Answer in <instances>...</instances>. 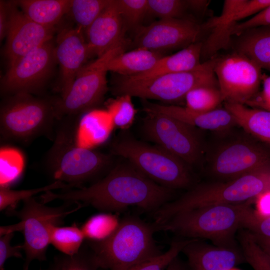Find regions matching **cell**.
I'll use <instances>...</instances> for the list:
<instances>
[{"instance_id": "cell-1", "label": "cell", "mask_w": 270, "mask_h": 270, "mask_svg": "<svg viewBox=\"0 0 270 270\" xmlns=\"http://www.w3.org/2000/svg\"><path fill=\"white\" fill-rule=\"evenodd\" d=\"M173 190L152 180L128 162L114 165L106 175L88 186L58 193L49 191L40 198L44 204L58 200L108 212L136 206L154 213L172 200Z\"/></svg>"}, {"instance_id": "cell-2", "label": "cell", "mask_w": 270, "mask_h": 270, "mask_svg": "<svg viewBox=\"0 0 270 270\" xmlns=\"http://www.w3.org/2000/svg\"><path fill=\"white\" fill-rule=\"evenodd\" d=\"M78 126L77 117H64L58 120L53 144L44 159L45 170L53 182L70 184L74 188L100 179L114 166L112 154L77 144Z\"/></svg>"}, {"instance_id": "cell-3", "label": "cell", "mask_w": 270, "mask_h": 270, "mask_svg": "<svg viewBox=\"0 0 270 270\" xmlns=\"http://www.w3.org/2000/svg\"><path fill=\"white\" fill-rule=\"evenodd\" d=\"M255 210L250 202L239 204H216L176 214L156 225L157 231L172 232L182 238H205L216 246H236V232L246 228Z\"/></svg>"}, {"instance_id": "cell-4", "label": "cell", "mask_w": 270, "mask_h": 270, "mask_svg": "<svg viewBox=\"0 0 270 270\" xmlns=\"http://www.w3.org/2000/svg\"><path fill=\"white\" fill-rule=\"evenodd\" d=\"M156 225L129 216L120 220L114 232L99 242H90L89 248L99 268L106 270H128L160 254L154 234Z\"/></svg>"}, {"instance_id": "cell-5", "label": "cell", "mask_w": 270, "mask_h": 270, "mask_svg": "<svg viewBox=\"0 0 270 270\" xmlns=\"http://www.w3.org/2000/svg\"><path fill=\"white\" fill-rule=\"evenodd\" d=\"M269 190L270 168L242 175L226 182L200 184L154 212V222L160 224L178 213L208 205L246 202Z\"/></svg>"}, {"instance_id": "cell-6", "label": "cell", "mask_w": 270, "mask_h": 270, "mask_svg": "<svg viewBox=\"0 0 270 270\" xmlns=\"http://www.w3.org/2000/svg\"><path fill=\"white\" fill-rule=\"evenodd\" d=\"M54 102L55 99L38 98L30 94L8 96L0 105L1 139L22 144L43 136L53 140L59 120Z\"/></svg>"}, {"instance_id": "cell-7", "label": "cell", "mask_w": 270, "mask_h": 270, "mask_svg": "<svg viewBox=\"0 0 270 270\" xmlns=\"http://www.w3.org/2000/svg\"><path fill=\"white\" fill-rule=\"evenodd\" d=\"M110 150L112 154L126 159L142 174L160 186L174 190L188 188L193 183L188 165L159 146L124 136L112 144Z\"/></svg>"}, {"instance_id": "cell-8", "label": "cell", "mask_w": 270, "mask_h": 270, "mask_svg": "<svg viewBox=\"0 0 270 270\" xmlns=\"http://www.w3.org/2000/svg\"><path fill=\"white\" fill-rule=\"evenodd\" d=\"M216 58L202 62L196 68L146 80L120 76L114 82L112 92L116 96L128 94L142 100L167 102L184 99L192 90L202 86H218L214 72Z\"/></svg>"}, {"instance_id": "cell-9", "label": "cell", "mask_w": 270, "mask_h": 270, "mask_svg": "<svg viewBox=\"0 0 270 270\" xmlns=\"http://www.w3.org/2000/svg\"><path fill=\"white\" fill-rule=\"evenodd\" d=\"M127 42L125 40L82 67L68 91L55 99L59 120L64 117L78 118L100 104L108 90L107 64L114 56L125 51Z\"/></svg>"}, {"instance_id": "cell-10", "label": "cell", "mask_w": 270, "mask_h": 270, "mask_svg": "<svg viewBox=\"0 0 270 270\" xmlns=\"http://www.w3.org/2000/svg\"><path fill=\"white\" fill-rule=\"evenodd\" d=\"M22 208L16 212L20 221L12 225L14 232H22L24 236L23 250L26 254L24 270H28L34 260H46L48 247L50 244V232L53 226H60L70 214L77 211L83 206L77 204L71 208L69 204L59 207L46 206L34 197L23 201Z\"/></svg>"}, {"instance_id": "cell-11", "label": "cell", "mask_w": 270, "mask_h": 270, "mask_svg": "<svg viewBox=\"0 0 270 270\" xmlns=\"http://www.w3.org/2000/svg\"><path fill=\"white\" fill-rule=\"evenodd\" d=\"M142 130L146 138L188 166L200 160L201 146L194 127L162 114L146 112Z\"/></svg>"}, {"instance_id": "cell-12", "label": "cell", "mask_w": 270, "mask_h": 270, "mask_svg": "<svg viewBox=\"0 0 270 270\" xmlns=\"http://www.w3.org/2000/svg\"><path fill=\"white\" fill-rule=\"evenodd\" d=\"M214 72L225 102L246 104L258 93L262 68L240 52L216 58Z\"/></svg>"}, {"instance_id": "cell-13", "label": "cell", "mask_w": 270, "mask_h": 270, "mask_svg": "<svg viewBox=\"0 0 270 270\" xmlns=\"http://www.w3.org/2000/svg\"><path fill=\"white\" fill-rule=\"evenodd\" d=\"M54 60V46L50 40L8 66L1 80V92L8 96L38 92L48 76Z\"/></svg>"}, {"instance_id": "cell-14", "label": "cell", "mask_w": 270, "mask_h": 270, "mask_svg": "<svg viewBox=\"0 0 270 270\" xmlns=\"http://www.w3.org/2000/svg\"><path fill=\"white\" fill-rule=\"evenodd\" d=\"M202 25L188 18L160 19L138 28L133 41L136 48L162 52L186 48L200 42Z\"/></svg>"}, {"instance_id": "cell-15", "label": "cell", "mask_w": 270, "mask_h": 270, "mask_svg": "<svg viewBox=\"0 0 270 270\" xmlns=\"http://www.w3.org/2000/svg\"><path fill=\"white\" fill-rule=\"evenodd\" d=\"M270 168L269 154L258 144L244 140L222 145L211 160V169L214 175L231 180Z\"/></svg>"}, {"instance_id": "cell-16", "label": "cell", "mask_w": 270, "mask_h": 270, "mask_svg": "<svg viewBox=\"0 0 270 270\" xmlns=\"http://www.w3.org/2000/svg\"><path fill=\"white\" fill-rule=\"evenodd\" d=\"M8 4L9 24L4 54L9 66L50 41L54 27L45 26L30 20L18 10L16 2Z\"/></svg>"}, {"instance_id": "cell-17", "label": "cell", "mask_w": 270, "mask_h": 270, "mask_svg": "<svg viewBox=\"0 0 270 270\" xmlns=\"http://www.w3.org/2000/svg\"><path fill=\"white\" fill-rule=\"evenodd\" d=\"M84 32L77 26L68 27L62 28L58 35L54 57L60 68L58 88L61 96L68 91L91 56Z\"/></svg>"}, {"instance_id": "cell-18", "label": "cell", "mask_w": 270, "mask_h": 270, "mask_svg": "<svg viewBox=\"0 0 270 270\" xmlns=\"http://www.w3.org/2000/svg\"><path fill=\"white\" fill-rule=\"evenodd\" d=\"M124 26L116 0H110L86 30L90 55L100 57L124 41Z\"/></svg>"}, {"instance_id": "cell-19", "label": "cell", "mask_w": 270, "mask_h": 270, "mask_svg": "<svg viewBox=\"0 0 270 270\" xmlns=\"http://www.w3.org/2000/svg\"><path fill=\"white\" fill-rule=\"evenodd\" d=\"M190 270H232L246 262L240 248L210 246L194 239L182 250Z\"/></svg>"}, {"instance_id": "cell-20", "label": "cell", "mask_w": 270, "mask_h": 270, "mask_svg": "<svg viewBox=\"0 0 270 270\" xmlns=\"http://www.w3.org/2000/svg\"><path fill=\"white\" fill-rule=\"evenodd\" d=\"M144 110L168 115L194 127L214 131L223 130L234 124L230 113L225 108L208 112L192 111L185 106L151 103L142 100Z\"/></svg>"}, {"instance_id": "cell-21", "label": "cell", "mask_w": 270, "mask_h": 270, "mask_svg": "<svg viewBox=\"0 0 270 270\" xmlns=\"http://www.w3.org/2000/svg\"><path fill=\"white\" fill-rule=\"evenodd\" d=\"M202 42H198L172 55L162 58L150 70L132 76H124L134 80H146L162 75L188 71L198 66Z\"/></svg>"}, {"instance_id": "cell-22", "label": "cell", "mask_w": 270, "mask_h": 270, "mask_svg": "<svg viewBox=\"0 0 270 270\" xmlns=\"http://www.w3.org/2000/svg\"><path fill=\"white\" fill-rule=\"evenodd\" d=\"M164 56L162 52L136 48L114 56L108 62L107 69L122 76H132L150 70Z\"/></svg>"}, {"instance_id": "cell-23", "label": "cell", "mask_w": 270, "mask_h": 270, "mask_svg": "<svg viewBox=\"0 0 270 270\" xmlns=\"http://www.w3.org/2000/svg\"><path fill=\"white\" fill-rule=\"evenodd\" d=\"M237 36L236 51L270 71V26L250 29Z\"/></svg>"}, {"instance_id": "cell-24", "label": "cell", "mask_w": 270, "mask_h": 270, "mask_svg": "<svg viewBox=\"0 0 270 270\" xmlns=\"http://www.w3.org/2000/svg\"><path fill=\"white\" fill-rule=\"evenodd\" d=\"M224 108L232 115L236 124L254 137L270 144V110L229 102H225Z\"/></svg>"}, {"instance_id": "cell-25", "label": "cell", "mask_w": 270, "mask_h": 270, "mask_svg": "<svg viewBox=\"0 0 270 270\" xmlns=\"http://www.w3.org/2000/svg\"><path fill=\"white\" fill-rule=\"evenodd\" d=\"M16 3L30 20L45 26L54 27L68 14L71 0H21Z\"/></svg>"}, {"instance_id": "cell-26", "label": "cell", "mask_w": 270, "mask_h": 270, "mask_svg": "<svg viewBox=\"0 0 270 270\" xmlns=\"http://www.w3.org/2000/svg\"><path fill=\"white\" fill-rule=\"evenodd\" d=\"M85 239L81 228L76 224L71 226H53L51 228L50 244L62 254L73 256L77 254Z\"/></svg>"}, {"instance_id": "cell-27", "label": "cell", "mask_w": 270, "mask_h": 270, "mask_svg": "<svg viewBox=\"0 0 270 270\" xmlns=\"http://www.w3.org/2000/svg\"><path fill=\"white\" fill-rule=\"evenodd\" d=\"M186 108L198 112H208L217 109L224 101L218 86H204L190 90L184 98Z\"/></svg>"}, {"instance_id": "cell-28", "label": "cell", "mask_w": 270, "mask_h": 270, "mask_svg": "<svg viewBox=\"0 0 270 270\" xmlns=\"http://www.w3.org/2000/svg\"><path fill=\"white\" fill-rule=\"evenodd\" d=\"M120 220L110 212H102L88 219L80 228L86 240L102 241L110 236L118 227Z\"/></svg>"}, {"instance_id": "cell-29", "label": "cell", "mask_w": 270, "mask_h": 270, "mask_svg": "<svg viewBox=\"0 0 270 270\" xmlns=\"http://www.w3.org/2000/svg\"><path fill=\"white\" fill-rule=\"evenodd\" d=\"M110 0H71L69 14L76 26L86 32Z\"/></svg>"}, {"instance_id": "cell-30", "label": "cell", "mask_w": 270, "mask_h": 270, "mask_svg": "<svg viewBox=\"0 0 270 270\" xmlns=\"http://www.w3.org/2000/svg\"><path fill=\"white\" fill-rule=\"evenodd\" d=\"M74 188L70 185L61 182H53L45 186L29 190H14L8 187H0V210L14 208L20 201L33 197L39 193L46 192L54 190H67Z\"/></svg>"}, {"instance_id": "cell-31", "label": "cell", "mask_w": 270, "mask_h": 270, "mask_svg": "<svg viewBox=\"0 0 270 270\" xmlns=\"http://www.w3.org/2000/svg\"><path fill=\"white\" fill-rule=\"evenodd\" d=\"M98 268L90 248L82 246L79 252L73 256L62 254L55 256L45 270H98Z\"/></svg>"}, {"instance_id": "cell-32", "label": "cell", "mask_w": 270, "mask_h": 270, "mask_svg": "<svg viewBox=\"0 0 270 270\" xmlns=\"http://www.w3.org/2000/svg\"><path fill=\"white\" fill-rule=\"evenodd\" d=\"M238 240L246 262L254 270H270V260L250 232L241 230Z\"/></svg>"}, {"instance_id": "cell-33", "label": "cell", "mask_w": 270, "mask_h": 270, "mask_svg": "<svg viewBox=\"0 0 270 270\" xmlns=\"http://www.w3.org/2000/svg\"><path fill=\"white\" fill-rule=\"evenodd\" d=\"M106 107L114 126L126 129L133 123L136 110L130 95L122 94L114 99L110 100L106 103Z\"/></svg>"}, {"instance_id": "cell-34", "label": "cell", "mask_w": 270, "mask_h": 270, "mask_svg": "<svg viewBox=\"0 0 270 270\" xmlns=\"http://www.w3.org/2000/svg\"><path fill=\"white\" fill-rule=\"evenodd\" d=\"M193 240L181 238L174 240L166 252L144 261L128 270H165L171 262Z\"/></svg>"}, {"instance_id": "cell-35", "label": "cell", "mask_w": 270, "mask_h": 270, "mask_svg": "<svg viewBox=\"0 0 270 270\" xmlns=\"http://www.w3.org/2000/svg\"><path fill=\"white\" fill-rule=\"evenodd\" d=\"M124 26L137 28L148 14V0H116Z\"/></svg>"}, {"instance_id": "cell-36", "label": "cell", "mask_w": 270, "mask_h": 270, "mask_svg": "<svg viewBox=\"0 0 270 270\" xmlns=\"http://www.w3.org/2000/svg\"><path fill=\"white\" fill-rule=\"evenodd\" d=\"M188 8V0H148V14L160 19L182 18V16Z\"/></svg>"}, {"instance_id": "cell-37", "label": "cell", "mask_w": 270, "mask_h": 270, "mask_svg": "<svg viewBox=\"0 0 270 270\" xmlns=\"http://www.w3.org/2000/svg\"><path fill=\"white\" fill-rule=\"evenodd\" d=\"M266 26H270V4L251 18L236 24L232 29L230 35L237 36L246 30Z\"/></svg>"}, {"instance_id": "cell-38", "label": "cell", "mask_w": 270, "mask_h": 270, "mask_svg": "<svg viewBox=\"0 0 270 270\" xmlns=\"http://www.w3.org/2000/svg\"><path fill=\"white\" fill-rule=\"evenodd\" d=\"M14 232H10L0 236V270H4L5 262L10 258H22L21 251L22 244L12 246L11 240Z\"/></svg>"}, {"instance_id": "cell-39", "label": "cell", "mask_w": 270, "mask_h": 270, "mask_svg": "<svg viewBox=\"0 0 270 270\" xmlns=\"http://www.w3.org/2000/svg\"><path fill=\"white\" fill-rule=\"evenodd\" d=\"M246 230L252 234L266 238H270V216H260L256 212Z\"/></svg>"}, {"instance_id": "cell-40", "label": "cell", "mask_w": 270, "mask_h": 270, "mask_svg": "<svg viewBox=\"0 0 270 270\" xmlns=\"http://www.w3.org/2000/svg\"><path fill=\"white\" fill-rule=\"evenodd\" d=\"M262 91L258 93V95H256L246 104L270 110V76L262 74Z\"/></svg>"}, {"instance_id": "cell-41", "label": "cell", "mask_w": 270, "mask_h": 270, "mask_svg": "<svg viewBox=\"0 0 270 270\" xmlns=\"http://www.w3.org/2000/svg\"><path fill=\"white\" fill-rule=\"evenodd\" d=\"M255 200L257 214L263 217L270 216V190L262 194Z\"/></svg>"}, {"instance_id": "cell-42", "label": "cell", "mask_w": 270, "mask_h": 270, "mask_svg": "<svg viewBox=\"0 0 270 270\" xmlns=\"http://www.w3.org/2000/svg\"><path fill=\"white\" fill-rule=\"evenodd\" d=\"M9 24V4L0 1V38L6 36Z\"/></svg>"}, {"instance_id": "cell-43", "label": "cell", "mask_w": 270, "mask_h": 270, "mask_svg": "<svg viewBox=\"0 0 270 270\" xmlns=\"http://www.w3.org/2000/svg\"><path fill=\"white\" fill-rule=\"evenodd\" d=\"M165 270H186V268L178 256L171 262Z\"/></svg>"}, {"instance_id": "cell-44", "label": "cell", "mask_w": 270, "mask_h": 270, "mask_svg": "<svg viewBox=\"0 0 270 270\" xmlns=\"http://www.w3.org/2000/svg\"><path fill=\"white\" fill-rule=\"evenodd\" d=\"M252 234L254 240L256 241V242L258 244L270 247V238L263 237V236L255 235L253 234Z\"/></svg>"}, {"instance_id": "cell-45", "label": "cell", "mask_w": 270, "mask_h": 270, "mask_svg": "<svg viewBox=\"0 0 270 270\" xmlns=\"http://www.w3.org/2000/svg\"><path fill=\"white\" fill-rule=\"evenodd\" d=\"M270 260V247L259 244Z\"/></svg>"}, {"instance_id": "cell-46", "label": "cell", "mask_w": 270, "mask_h": 270, "mask_svg": "<svg viewBox=\"0 0 270 270\" xmlns=\"http://www.w3.org/2000/svg\"><path fill=\"white\" fill-rule=\"evenodd\" d=\"M232 270H240L237 269V268H234V269H232Z\"/></svg>"}, {"instance_id": "cell-47", "label": "cell", "mask_w": 270, "mask_h": 270, "mask_svg": "<svg viewBox=\"0 0 270 270\" xmlns=\"http://www.w3.org/2000/svg\"></svg>"}]
</instances>
